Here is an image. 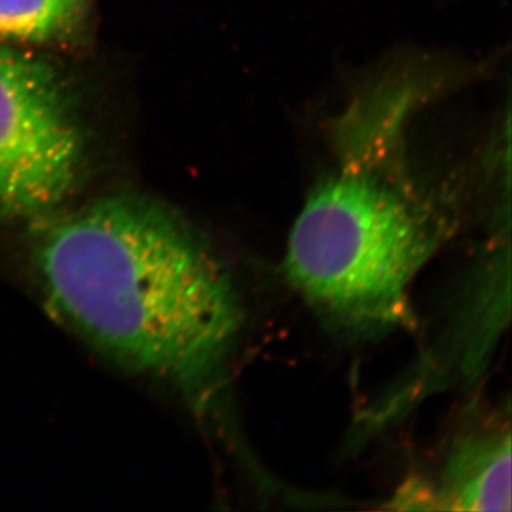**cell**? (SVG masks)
Segmentation results:
<instances>
[{"label": "cell", "mask_w": 512, "mask_h": 512, "mask_svg": "<svg viewBox=\"0 0 512 512\" xmlns=\"http://www.w3.org/2000/svg\"><path fill=\"white\" fill-rule=\"evenodd\" d=\"M30 259L57 318L117 365L184 396L210 389L237 342L231 275L156 202L104 198L49 222Z\"/></svg>", "instance_id": "cell-1"}, {"label": "cell", "mask_w": 512, "mask_h": 512, "mask_svg": "<svg viewBox=\"0 0 512 512\" xmlns=\"http://www.w3.org/2000/svg\"><path fill=\"white\" fill-rule=\"evenodd\" d=\"M439 239L420 202L350 168L309 194L289 235L286 276L320 315L345 328H396L413 319L410 285Z\"/></svg>", "instance_id": "cell-2"}, {"label": "cell", "mask_w": 512, "mask_h": 512, "mask_svg": "<svg viewBox=\"0 0 512 512\" xmlns=\"http://www.w3.org/2000/svg\"><path fill=\"white\" fill-rule=\"evenodd\" d=\"M80 138L55 73L0 46V211L43 214L76 181Z\"/></svg>", "instance_id": "cell-3"}, {"label": "cell", "mask_w": 512, "mask_h": 512, "mask_svg": "<svg viewBox=\"0 0 512 512\" xmlns=\"http://www.w3.org/2000/svg\"><path fill=\"white\" fill-rule=\"evenodd\" d=\"M417 510L510 511L511 436H471L454 447L437 490L412 483Z\"/></svg>", "instance_id": "cell-4"}, {"label": "cell", "mask_w": 512, "mask_h": 512, "mask_svg": "<svg viewBox=\"0 0 512 512\" xmlns=\"http://www.w3.org/2000/svg\"><path fill=\"white\" fill-rule=\"evenodd\" d=\"M83 0H0V39L42 42L64 32Z\"/></svg>", "instance_id": "cell-5"}]
</instances>
